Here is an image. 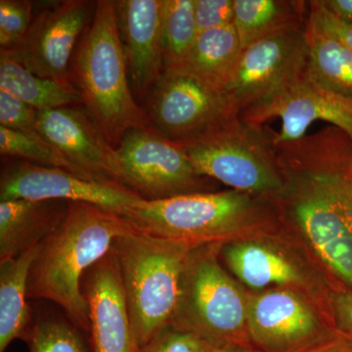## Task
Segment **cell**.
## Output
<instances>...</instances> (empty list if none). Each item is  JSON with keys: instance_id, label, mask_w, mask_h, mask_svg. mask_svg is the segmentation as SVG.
<instances>
[{"instance_id": "obj_4", "label": "cell", "mask_w": 352, "mask_h": 352, "mask_svg": "<svg viewBox=\"0 0 352 352\" xmlns=\"http://www.w3.org/2000/svg\"><path fill=\"white\" fill-rule=\"evenodd\" d=\"M251 194L231 191L141 200L122 215L138 232L191 248L226 239L261 219Z\"/></svg>"}, {"instance_id": "obj_17", "label": "cell", "mask_w": 352, "mask_h": 352, "mask_svg": "<svg viewBox=\"0 0 352 352\" xmlns=\"http://www.w3.org/2000/svg\"><path fill=\"white\" fill-rule=\"evenodd\" d=\"M69 201H0V261L18 258L38 247L61 226Z\"/></svg>"}, {"instance_id": "obj_26", "label": "cell", "mask_w": 352, "mask_h": 352, "mask_svg": "<svg viewBox=\"0 0 352 352\" xmlns=\"http://www.w3.org/2000/svg\"><path fill=\"white\" fill-rule=\"evenodd\" d=\"M80 330L71 320L44 317L34 321L25 342L30 352H90Z\"/></svg>"}, {"instance_id": "obj_6", "label": "cell", "mask_w": 352, "mask_h": 352, "mask_svg": "<svg viewBox=\"0 0 352 352\" xmlns=\"http://www.w3.org/2000/svg\"><path fill=\"white\" fill-rule=\"evenodd\" d=\"M206 177L251 195H279L284 179L272 133L240 118L207 138L180 146Z\"/></svg>"}, {"instance_id": "obj_7", "label": "cell", "mask_w": 352, "mask_h": 352, "mask_svg": "<svg viewBox=\"0 0 352 352\" xmlns=\"http://www.w3.org/2000/svg\"><path fill=\"white\" fill-rule=\"evenodd\" d=\"M142 107L149 126L179 146L207 138L239 118L226 94L182 69L164 72Z\"/></svg>"}, {"instance_id": "obj_36", "label": "cell", "mask_w": 352, "mask_h": 352, "mask_svg": "<svg viewBox=\"0 0 352 352\" xmlns=\"http://www.w3.org/2000/svg\"><path fill=\"white\" fill-rule=\"evenodd\" d=\"M256 352H258V351H256Z\"/></svg>"}, {"instance_id": "obj_14", "label": "cell", "mask_w": 352, "mask_h": 352, "mask_svg": "<svg viewBox=\"0 0 352 352\" xmlns=\"http://www.w3.org/2000/svg\"><path fill=\"white\" fill-rule=\"evenodd\" d=\"M247 330L263 352H300L324 340L314 310L289 289H270L250 298Z\"/></svg>"}, {"instance_id": "obj_13", "label": "cell", "mask_w": 352, "mask_h": 352, "mask_svg": "<svg viewBox=\"0 0 352 352\" xmlns=\"http://www.w3.org/2000/svg\"><path fill=\"white\" fill-rule=\"evenodd\" d=\"M38 132L80 177L120 184L116 148L85 106L39 111Z\"/></svg>"}, {"instance_id": "obj_22", "label": "cell", "mask_w": 352, "mask_h": 352, "mask_svg": "<svg viewBox=\"0 0 352 352\" xmlns=\"http://www.w3.org/2000/svg\"><path fill=\"white\" fill-rule=\"evenodd\" d=\"M224 256L234 274L251 288L296 284L302 279L291 261L265 245L236 243L226 247Z\"/></svg>"}, {"instance_id": "obj_19", "label": "cell", "mask_w": 352, "mask_h": 352, "mask_svg": "<svg viewBox=\"0 0 352 352\" xmlns=\"http://www.w3.org/2000/svg\"><path fill=\"white\" fill-rule=\"evenodd\" d=\"M241 52L242 47L233 24L201 32L182 71L224 94L237 68Z\"/></svg>"}, {"instance_id": "obj_21", "label": "cell", "mask_w": 352, "mask_h": 352, "mask_svg": "<svg viewBox=\"0 0 352 352\" xmlns=\"http://www.w3.org/2000/svg\"><path fill=\"white\" fill-rule=\"evenodd\" d=\"M307 75L315 82L352 100V50L346 44L305 19Z\"/></svg>"}, {"instance_id": "obj_20", "label": "cell", "mask_w": 352, "mask_h": 352, "mask_svg": "<svg viewBox=\"0 0 352 352\" xmlns=\"http://www.w3.org/2000/svg\"><path fill=\"white\" fill-rule=\"evenodd\" d=\"M305 3L289 0H234L233 25L242 50L273 34L305 27Z\"/></svg>"}, {"instance_id": "obj_9", "label": "cell", "mask_w": 352, "mask_h": 352, "mask_svg": "<svg viewBox=\"0 0 352 352\" xmlns=\"http://www.w3.org/2000/svg\"><path fill=\"white\" fill-rule=\"evenodd\" d=\"M96 6L97 1L65 0L44 8L34 16L24 38L0 53L34 75L73 85L69 65Z\"/></svg>"}, {"instance_id": "obj_2", "label": "cell", "mask_w": 352, "mask_h": 352, "mask_svg": "<svg viewBox=\"0 0 352 352\" xmlns=\"http://www.w3.org/2000/svg\"><path fill=\"white\" fill-rule=\"evenodd\" d=\"M69 78L113 147L129 129L149 126L129 82L116 1H97L72 58Z\"/></svg>"}, {"instance_id": "obj_16", "label": "cell", "mask_w": 352, "mask_h": 352, "mask_svg": "<svg viewBox=\"0 0 352 352\" xmlns=\"http://www.w3.org/2000/svg\"><path fill=\"white\" fill-rule=\"evenodd\" d=\"M127 71L136 100L143 102L164 73L163 0L116 1Z\"/></svg>"}, {"instance_id": "obj_11", "label": "cell", "mask_w": 352, "mask_h": 352, "mask_svg": "<svg viewBox=\"0 0 352 352\" xmlns=\"http://www.w3.org/2000/svg\"><path fill=\"white\" fill-rule=\"evenodd\" d=\"M240 120L250 126L263 127V122L279 118L281 131L273 134L274 146L298 140L307 135L308 127L317 120L330 122L352 140V100L331 91L307 75L245 109Z\"/></svg>"}, {"instance_id": "obj_10", "label": "cell", "mask_w": 352, "mask_h": 352, "mask_svg": "<svg viewBox=\"0 0 352 352\" xmlns=\"http://www.w3.org/2000/svg\"><path fill=\"white\" fill-rule=\"evenodd\" d=\"M83 201L124 215L144 200L124 185L88 180L62 168L4 157L0 173V201Z\"/></svg>"}, {"instance_id": "obj_15", "label": "cell", "mask_w": 352, "mask_h": 352, "mask_svg": "<svg viewBox=\"0 0 352 352\" xmlns=\"http://www.w3.org/2000/svg\"><path fill=\"white\" fill-rule=\"evenodd\" d=\"M82 287L89 310L90 352H140L112 250L85 273Z\"/></svg>"}, {"instance_id": "obj_27", "label": "cell", "mask_w": 352, "mask_h": 352, "mask_svg": "<svg viewBox=\"0 0 352 352\" xmlns=\"http://www.w3.org/2000/svg\"><path fill=\"white\" fill-rule=\"evenodd\" d=\"M34 4L29 0H0V45L1 50L19 43L32 19Z\"/></svg>"}, {"instance_id": "obj_24", "label": "cell", "mask_w": 352, "mask_h": 352, "mask_svg": "<svg viewBox=\"0 0 352 352\" xmlns=\"http://www.w3.org/2000/svg\"><path fill=\"white\" fill-rule=\"evenodd\" d=\"M195 0H163L162 12V45L164 72L178 71L188 58L197 31Z\"/></svg>"}, {"instance_id": "obj_25", "label": "cell", "mask_w": 352, "mask_h": 352, "mask_svg": "<svg viewBox=\"0 0 352 352\" xmlns=\"http://www.w3.org/2000/svg\"><path fill=\"white\" fill-rule=\"evenodd\" d=\"M0 154L9 159L62 168L74 175L75 168L38 131H21L0 126Z\"/></svg>"}, {"instance_id": "obj_5", "label": "cell", "mask_w": 352, "mask_h": 352, "mask_svg": "<svg viewBox=\"0 0 352 352\" xmlns=\"http://www.w3.org/2000/svg\"><path fill=\"white\" fill-rule=\"evenodd\" d=\"M212 248L190 252L171 325L214 346L248 344V300L223 270Z\"/></svg>"}, {"instance_id": "obj_35", "label": "cell", "mask_w": 352, "mask_h": 352, "mask_svg": "<svg viewBox=\"0 0 352 352\" xmlns=\"http://www.w3.org/2000/svg\"><path fill=\"white\" fill-rule=\"evenodd\" d=\"M206 352H256L249 346L243 344H226V346H214L210 344Z\"/></svg>"}, {"instance_id": "obj_31", "label": "cell", "mask_w": 352, "mask_h": 352, "mask_svg": "<svg viewBox=\"0 0 352 352\" xmlns=\"http://www.w3.org/2000/svg\"><path fill=\"white\" fill-rule=\"evenodd\" d=\"M307 18L339 38L352 50V25L346 24L336 18L323 6L320 0L307 2Z\"/></svg>"}, {"instance_id": "obj_28", "label": "cell", "mask_w": 352, "mask_h": 352, "mask_svg": "<svg viewBox=\"0 0 352 352\" xmlns=\"http://www.w3.org/2000/svg\"><path fill=\"white\" fill-rule=\"evenodd\" d=\"M210 344L195 333L170 325L153 338L140 352H206Z\"/></svg>"}, {"instance_id": "obj_3", "label": "cell", "mask_w": 352, "mask_h": 352, "mask_svg": "<svg viewBox=\"0 0 352 352\" xmlns=\"http://www.w3.org/2000/svg\"><path fill=\"white\" fill-rule=\"evenodd\" d=\"M192 249L183 243L135 230L113 244L112 252L140 349L171 323Z\"/></svg>"}, {"instance_id": "obj_32", "label": "cell", "mask_w": 352, "mask_h": 352, "mask_svg": "<svg viewBox=\"0 0 352 352\" xmlns=\"http://www.w3.org/2000/svg\"><path fill=\"white\" fill-rule=\"evenodd\" d=\"M332 307L340 333L352 337V291L333 294Z\"/></svg>"}, {"instance_id": "obj_12", "label": "cell", "mask_w": 352, "mask_h": 352, "mask_svg": "<svg viewBox=\"0 0 352 352\" xmlns=\"http://www.w3.org/2000/svg\"><path fill=\"white\" fill-rule=\"evenodd\" d=\"M305 27L261 39L241 52L224 94L238 115L294 82L307 71Z\"/></svg>"}, {"instance_id": "obj_18", "label": "cell", "mask_w": 352, "mask_h": 352, "mask_svg": "<svg viewBox=\"0 0 352 352\" xmlns=\"http://www.w3.org/2000/svg\"><path fill=\"white\" fill-rule=\"evenodd\" d=\"M38 248L0 261V352L15 340L29 339L34 320L28 303V283Z\"/></svg>"}, {"instance_id": "obj_23", "label": "cell", "mask_w": 352, "mask_h": 352, "mask_svg": "<svg viewBox=\"0 0 352 352\" xmlns=\"http://www.w3.org/2000/svg\"><path fill=\"white\" fill-rule=\"evenodd\" d=\"M0 90L8 92L38 111L83 105L74 85H66L31 73L22 64L0 53Z\"/></svg>"}, {"instance_id": "obj_8", "label": "cell", "mask_w": 352, "mask_h": 352, "mask_svg": "<svg viewBox=\"0 0 352 352\" xmlns=\"http://www.w3.org/2000/svg\"><path fill=\"white\" fill-rule=\"evenodd\" d=\"M116 151L120 184L144 200L212 192L184 150L150 126L129 129Z\"/></svg>"}, {"instance_id": "obj_1", "label": "cell", "mask_w": 352, "mask_h": 352, "mask_svg": "<svg viewBox=\"0 0 352 352\" xmlns=\"http://www.w3.org/2000/svg\"><path fill=\"white\" fill-rule=\"evenodd\" d=\"M133 231L122 215L92 204L69 201L61 226L38 245L30 271L29 298L56 303L76 327L89 332L83 277L117 239Z\"/></svg>"}, {"instance_id": "obj_30", "label": "cell", "mask_w": 352, "mask_h": 352, "mask_svg": "<svg viewBox=\"0 0 352 352\" xmlns=\"http://www.w3.org/2000/svg\"><path fill=\"white\" fill-rule=\"evenodd\" d=\"M194 15L198 34L233 24L234 0H195Z\"/></svg>"}, {"instance_id": "obj_33", "label": "cell", "mask_w": 352, "mask_h": 352, "mask_svg": "<svg viewBox=\"0 0 352 352\" xmlns=\"http://www.w3.org/2000/svg\"><path fill=\"white\" fill-rule=\"evenodd\" d=\"M300 352H352V337L340 333L336 337L326 338Z\"/></svg>"}, {"instance_id": "obj_29", "label": "cell", "mask_w": 352, "mask_h": 352, "mask_svg": "<svg viewBox=\"0 0 352 352\" xmlns=\"http://www.w3.org/2000/svg\"><path fill=\"white\" fill-rule=\"evenodd\" d=\"M38 112L14 95L0 90V126L21 131H38Z\"/></svg>"}, {"instance_id": "obj_34", "label": "cell", "mask_w": 352, "mask_h": 352, "mask_svg": "<svg viewBox=\"0 0 352 352\" xmlns=\"http://www.w3.org/2000/svg\"><path fill=\"white\" fill-rule=\"evenodd\" d=\"M323 6L336 18L352 25V0H320Z\"/></svg>"}]
</instances>
